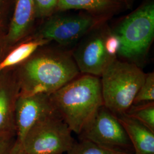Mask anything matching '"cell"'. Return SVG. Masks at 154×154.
I'll return each instance as SVG.
<instances>
[{"mask_svg": "<svg viewBox=\"0 0 154 154\" xmlns=\"http://www.w3.org/2000/svg\"><path fill=\"white\" fill-rule=\"evenodd\" d=\"M42 48L14 68L20 95H50L79 75L72 53Z\"/></svg>", "mask_w": 154, "mask_h": 154, "instance_id": "cell-1", "label": "cell"}, {"mask_svg": "<svg viewBox=\"0 0 154 154\" xmlns=\"http://www.w3.org/2000/svg\"><path fill=\"white\" fill-rule=\"evenodd\" d=\"M58 115L70 130L79 134L96 111L103 105L100 78L79 75L50 94Z\"/></svg>", "mask_w": 154, "mask_h": 154, "instance_id": "cell-2", "label": "cell"}, {"mask_svg": "<svg viewBox=\"0 0 154 154\" xmlns=\"http://www.w3.org/2000/svg\"><path fill=\"white\" fill-rule=\"evenodd\" d=\"M146 75L134 63L116 58L111 61L100 77L103 105L117 116L126 114Z\"/></svg>", "mask_w": 154, "mask_h": 154, "instance_id": "cell-3", "label": "cell"}, {"mask_svg": "<svg viewBox=\"0 0 154 154\" xmlns=\"http://www.w3.org/2000/svg\"><path fill=\"white\" fill-rule=\"evenodd\" d=\"M120 40L119 57L139 66L154 38V4L147 2L127 16L114 32Z\"/></svg>", "mask_w": 154, "mask_h": 154, "instance_id": "cell-4", "label": "cell"}, {"mask_svg": "<svg viewBox=\"0 0 154 154\" xmlns=\"http://www.w3.org/2000/svg\"><path fill=\"white\" fill-rule=\"evenodd\" d=\"M74 143L72 131L57 112L41 119L28 131L20 144V152L62 154Z\"/></svg>", "mask_w": 154, "mask_h": 154, "instance_id": "cell-5", "label": "cell"}, {"mask_svg": "<svg viewBox=\"0 0 154 154\" xmlns=\"http://www.w3.org/2000/svg\"><path fill=\"white\" fill-rule=\"evenodd\" d=\"M79 135L81 139L88 140L100 146L126 154V150L133 149L118 116L104 105L96 111Z\"/></svg>", "mask_w": 154, "mask_h": 154, "instance_id": "cell-6", "label": "cell"}, {"mask_svg": "<svg viewBox=\"0 0 154 154\" xmlns=\"http://www.w3.org/2000/svg\"><path fill=\"white\" fill-rule=\"evenodd\" d=\"M98 22L96 17L88 14L57 15L46 21L35 36L67 46L86 35Z\"/></svg>", "mask_w": 154, "mask_h": 154, "instance_id": "cell-7", "label": "cell"}, {"mask_svg": "<svg viewBox=\"0 0 154 154\" xmlns=\"http://www.w3.org/2000/svg\"><path fill=\"white\" fill-rule=\"evenodd\" d=\"M92 32L86 34L72 55L80 72L100 78L107 66L116 58L110 57L106 49L107 32L100 29Z\"/></svg>", "mask_w": 154, "mask_h": 154, "instance_id": "cell-8", "label": "cell"}, {"mask_svg": "<svg viewBox=\"0 0 154 154\" xmlns=\"http://www.w3.org/2000/svg\"><path fill=\"white\" fill-rule=\"evenodd\" d=\"M55 112L50 94H19L14 111V124L19 145L34 124Z\"/></svg>", "mask_w": 154, "mask_h": 154, "instance_id": "cell-9", "label": "cell"}, {"mask_svg": "<svg viewBox=\"0 0 154 154\" xmlns=\"http://www.w3.org/2000/svg\"><path fill=\"white\" fill-rule=\"evenodd\" d=\"M19 94L14 69L0 72V135L16 131L14 111Z\"/></svg>", "mask_w": 154, "mask_h": 154, "instance_id": "cell-10", "label": "cell"}, {"mask_svg": "<svg viewBox=\"0 0 154 154\" xmlns=\"http://www.w3.org/2000/svg\"><path fill=\"white\" fill-rule=\"evenodd\" d=\"M35 17L34 0H16L9 28L5 34L7 50L21 42L27 35Z\"/></svg>", "mask_w": 154, "mask_h": 154, "instance_id": "cell-11", "label": "cell"}, {"mask_svg": "<svg viewBox=\"0 0 154 154\" xmlns=\"http://www.w3.org/2000/svg\"><path fill=\"white\" fill-rule=\"evenodd\" d=\"M132 144L135 154H154V132L138 120L118 116Z\"/></svg>", "mask_w": 154, "mask_h": 154, "instance_id": "cell-12", "label": "cell"}, {"mask_svg": "<svg viewBox=\"0 0 154 154\" xmlns=\"http://www.w3.org/2000/svg\"><path fill=\"white\" fill-rule=\"evenodd\" d=\"M49 42L37 36L21 41L7 50L0 60V72L16 68L26 61L39 49Z\"/></svg>", "mask_w": 154, "mask_h": 154, "instance_id": "cell-13", "label": "cell"}, {"mask_svg": "<svg viewBox=\"0 0 154 154\" xmlns=\"http://www.w3.org/2000/svg\"><path fill=\"white\" fill-rule=\"evenodd\" d=\"M121 0H58L57 9L60 11L82 9L96 15H105L119 9Z\"/></svg>", "mask_w": 154, "mask_h": 154, "instance_id": "cell-14", "label": "cell"}, {"mask_svg": "<svg viewBox=\"0 0 154 154\" xmlns=\"http://www.w3.org/2000/svg\"><path fill=\"white\" fill-rule=\"evenodd\" d=\"M125 114L138 120L154 132V102L132 105Z\"/></svg>", "mask_w": 154, "mask_h": 154, "instance_id": "cell-15", "label": "cell"}, {"mask_svg": "<svg viewBox=\"0 0 154 154\" xmlns=\"http://www.w3.org/2000/svg\"><path fill=\"white\" fill-rule=\"evenodd\" d=\"M67 152V154H127L100 146L85 139H81L79 142H74Z\"/></svg>", "mask_w": 154, "mask_h": 154, "instance_id": "cell-16", "label": "cell"}, {"mask_svg": "<svg viewBox=\"0 0 154 154\" xmlns=\"http://www.w3.org/2000/svg\"><path fill=\"white\" fill-rule=\"evenodd\" d=\"M154 102V74H146L145 79L135 97L132 105Z\"/></svg>", "mask_w": 154, "mask_h": 154, "instance_id": "cell-17", "label": "cell"}, {"mask_svg": "<svg viewBox=\"0 0 154 154\" xmlns=\"http://www.w3.org/2000/svg\"><path fill=\"white\" fill-rule=\"evenodd\" d=\"M20 151L16 131L0 135V154H18Z\"/></svg>", "mask_w": 154, "mask_h": 154, "instance_id": "cell-18", "label": "cell"}, {"mask_svg": "<svg viewBox=\"0 0 154 154\" xmlns=\"http://www.w3.org/2000/svg\"><path fill=\"white\" fill-rule=\"evenodd\" d=\"M35 16L39 17L50 16L57 9L58 0H34Z\"/></svg>", "mask_w": 154, "mask_h": 154, "instance_id": "cell-19", "label": "cell"}, {"mask_svg": "<svg viewBox=\"0 0 154 154\" xmlns=\"http://www.w3.org/2000/svg\"><path fill=\"white\" fill-rule=\"evenodd\" d=\"M120 46L121 42L118 35L114 32H107L105 38V47L108 54L116 58Z\"/></svg>", "mask_w": 154, "mask_h": 154, "instance_id": "cell-20", "label": "cell"}, {"mask_svg": "<svg viewBox=\"0 0 154 154\" xmlns=\"http://www.w3.org/2000/svg\"><path fill=\"white\" fill-rule=\"evenodd\" d=\"M11 0H0V31L5 21Z\"/></svg>", "mask_w": 154, "mask_h": 154, "instance_id": "cell-21", "label": "cell"}, {"mask_svg": "<svg viewBox=\"0 0 154 154\" xmlns=\"http://www.w3.org/2000/svg\"><path fill=\"white\" fill-rule=\"evenodd\" d=\"M7 50L5 41V34L0 31V60L5 54Z\"/></svg>", "mask_w": 154, "mask_h": 154, "instance_id": "cell-22", "label": "cell"}, {"mask_svg": "<svg viewBox=\"0 0 154 154\" xmlns=\"http://www.w3.org/2000/svg\"><path fill=\"white\" fill-rule=\"evenodd\" d=\"M125 1L126 2V3L127 4V5H129L130 2L131 1H132V0H124V2H125Z\"/></svg>", "mask_w": 154, "mask_h": 154, "instance_id": "cell-23", "label": "cell"}, {"mask_svg": "<svg viewBox=\"0 0 154 154\" xmlns=\"http://www.w3.org/2000/svg\"><path fill=\"white\" fill-rule=\"evenodd\" d=\"M23 154V153H21V152H19V154Z\"/></svg>", "mask_w": 154, "mask_h": 154, "instance_id": "cell-24", "label": "cell"}]
</instances>
